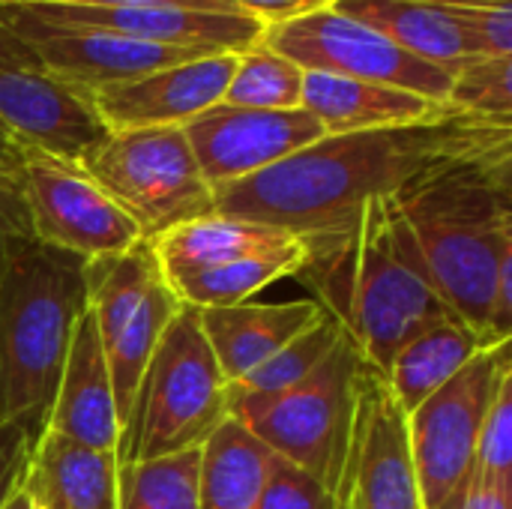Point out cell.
Returning a JSON list of instances; mask_svg holds the SVG:
<instances>
[{"label":"cell","mask_w":512,"mask_h":509,"mask_svg":"<svg viewBox=\"0 0 512 509\" xmlns=\"http://www.w3.org/2000/svg\"><path fill=\"white\" fill-rule=\"evenodd\" d=\"M234 57L237 54H204L162 66L141 78L108 84L90 99L108 132L186 126L192 117L222 102L234 72Z\"/></svg>","instance_id":"ac0fdd59"},{"label":"cell","mask_w":512,"mask_h":509,"mask_svg":"<svg viewBox=\"0 0 512 509\" xmlns=\"http://www.w3.org/2000/svg\"><path fill=\"white\" fill-rule=\"evenodd\" d=\"M512 147V123L450 111L444 117L324 135L273 168L213 189L216 213L312 237L348 222L363 204L396 195L423 171Z\"/></svg>","instance_id":"6da1fadb"},{"label":"cell","mask_w":512,"mask_h":509,"mask_svg":"<svg viewBox=\"0 0 512 509\" xmlns=\"http://www.w3.org/2000/svg\"><path fill=\"white\" fill-rule=\"evenodd\" d=\"M438 509H512V483H501L471 468L459 489Z\"/></svg>","instance_id":"e575fe53"},{"label":"cell","mask_w":512,"mask_h":509,"mask_svg":"<svg viewBox=\"0 0 512 509\" xmlns=\"http://www.w3.org/2000/svg\"><path fill=\"white\" fill-rule=\"evenodd\" d=\"M201 333L216 357L225 384L240 381L258 363L273 357L291 339L318 324L327 312L312 300H282V303H237L219 309H195Z\"/></svg>","instance_id":"ffe728a7"},{"label":"cell","mask_w":512,"mask_h":509,"mask_svg":"<svg viewBox=\"0 0 512 509\" xmlns=\"http://www.w3.org/2000/svg\"><path fill=\"white\" fill-rule=\"evenodd\" d=\"M84 285L87 309L99 333L123 420L138 378L162 333L177 318L180 303L159 273L150 240H141L126 252L87 261Z\"/></svg>","instance_id":"9c48e42d"},{"label":"cell","mask_w":512,"mask_h":509,"mask_svg":"<svg viewBox=\"0 0 512 509\" xmlns=\"http://www.w3.org/2000/svg\"><path fill=\"white\" fill-rule=\"evenodd\" d=\"M48 24L96 27L141 42L192 48L204 54H240L261 42L264 24L243 12H207L186 6H21Z\"/></svg>","instance_id":"e0dca14e"},{"label":"cell","mask_w":512,"mask_h":509,"mask_svg":"<svg viewBox=\"0 0 512 509\" xmlns=\"http://www.w3.org/2000/svg\"><path fill=\"white\" fill-rule=\"evenodd\" d=\"M186 6L207 12H240L228 0H0V6ZM246 15V12H243Z\"/></svg>","instance_id":"8d00e7d4"},{"label":"cell","mask_w":512,"mask_h":509,"mask_svg":"<svg viewBox=\"0 0 512 509\" xmlns=\"http://www.w3.org/2000/svg\"><path fill=\"white\" fill-rule=\"evenodd\" d=\"M225 378L201 333L198 312L180 306L153 348L120 420L117 462H150L198 450L228 420Z\"/></svg>","instance_id":"5b68a950"},{"label":"cell","mask_w":512,"mask_h":509,"mask_svg":"<svg viewBox=\"0 0 512 509\" xmlns=\"http://www.w3.org/2000/svg\"><path fill=\"white\" fill-rule=\"evenodd\" d=\"M369 360L342 336L333 351L288 393L252 414L246 426L288 465L336 495L357 414L360 378Z\"/></svg>","instance_id":"ba28073f"},{"label":"cell","mask_w":512,"mask_h":509,"mask_svg":"<svg viewBox=\"0 0 512 509\" xmlns=\"http://www.w3.org/2000/svg\"><path fill=\"white\" fill-rule=\"evenodd\" d=\"M78 165L138 225L144 240L216 213L213 189L183 126L108 132Z\"/></svg>","instance_id":"52a82bcc"},{"label":"cell","mask_w":512,"mask_h":509,"mask_svg":"<svg viewBox=\"0 0 512 509\" xmlns=\"http://www.w3.org/2000/svg\"><path fill=\"white\" fill-rule=\"evenodd\" d=\"M255 509H342L336 495L300 468L279 459L276 474Z\"/></svg>","instance_id":"d6a6232c"},{"label":"cell","mask_w":512,"mask_h":509,"mask_svg":"<svg viewBox=\"0 0 512 509\" xmlns=\"http://www.w3.org/2000/svg\"><path fill=\"white\" fill-rule=\"evenodd\" d=\"M3 509H36V507H33V504H30V498H27V495L18 489V492H15V495H12V498L3 504Z\"/></svg>","instance_id":"f35d334b"},{"label":"cell","mask_w":512,"mask_h":509,"mask_svg":"<svg viewBox=\"0 0 512 509\" xmlns=\"http://www.w3.org/2000/svg\"><path fill=\"white\" fill-rule=\"evenodd\" d=\"M198 462L201 447L165 459L120 465L117 509H201Z\"/></svg>","instance_id":"4316f807"},{"label":"cell","mask_w":512,"mask_h":509,"mask_svg":"<svg viewBox=\"0 0 512 509\" xmlns=\"http://www.w3.org/2000/svg\"><path fill=\"white\" fill-rule=\"evenodd\" d=\"M45 432L39 420H9L0 423V509L21 489L24 471L30 465V453Z\"/></svg>","instance_id":"836d02e7"},{"label":"cell","mask_w":512,"mask_h":509,"mask_svg":"<svg viewBox=\"0 0 512 509\" xmlns=\"http://www.w3.org/2000/svg\"><path fill=\"white\" fill-rule=\"evenodd\" d=\"M303 240L306 261L291 279L312 291L381 375L408 339L453 315L435 294L393 195Z\"/></svg>","instance_id":"7a4b0ae2"},{"label":"cell","mask_w":512,"mask_h":509,"mask_svg":"<svg viewBox=\"0 0 512 509\" xmlns=\"http://www.w3.org/2000/svg\"><path fill=\"white\" fill-rule=\"evenodd\" d=\"M396 207L435 294L495 342L498 258L512 246V147L435 165L402 186Z\"/></svg>","instance_id":"3957f363"},{"label":"cell","mask_w":512,"mask_h":509,"mask_svg":"<svg viewBox=\"0 0 512 509\" xmlns=\"http://www.w3.org/2000/svg\"><path fill=\"white\" fill-rule=\"evenodd\" d=\"M279 456L240 420H222L201 444V509H255L264 498Z\"/></svg>","instance_id":"d4e9b609"},{"label":"cell","mask_w":512,"mask_h":509,"mask_svg":"<svg viewBox=\"0 0 512 509\" xmlns=\"http://www.w3.org/2000/svg\"><path fill=\"white\" fill-rule=\"evenodd\" d=\"M87 261L36 240L0 273V423L48 420L72 330L87 309Z\"/></svg>","instance_id":"277c9868"},{"label":"cell","mask_w":512,"mask_h":509,"mask_svg":"<svg viewBox=\"0 0 512 509\" xmlns=\"http://www.w3.org/2000/svg\"><path fill=\"white\" fill-rule=\"evenodd\" d=\"M450 9L471 30L480 54L512 57V0H426Z\"/></svg>","instance_id":"1f68e13d"},{"label":"cell","mask_w":512,"mask_h":509,"mask_svg":"<svg viewBox=\"0 0 512 509\" xmlns=\"http://www.w3.org/2000/svg\"><path fill=\"white\" fill-rule=\"evenodd\" d=\"M333 9L357 18L402 51L447 72H456L474 57H486L459 15L426 0H336Z\"/></svg>","instance_id":"603a6c76"},{"label":"cell","mask_w":512,"mask_h":509,"mask_svg":"<svg viewBox=\"0 0 512 509\" xmlns=\"http://www.w3.org/2000/svg\"><path fill=\"white\" fill-rule=\"evenodd\" d=\"M183 132L210 189L261 174L324 138L321 123L303 108L255 111L225 102L192 117Z\"/></svg>","instance_id":"9a60e30c"},{"label":"cell","mask_w":512,"mask_h":509,"mask_svg":"<svg viewBox=\"0 0 512 509\" xmlns=\"http://www.w3.org/2000/svg\"><path fill=\"white\" fill-rule=\"evenodd\" d=\"M333 3H336V0H333Z\"/></svg>","instance_id":"ab89813d"},{"label":"cell","mask_w":512,"mask_h":509,"mask_svg":"<svg viewBox=\"0 0 512 509\" xmlns=\"http://www.w3.org/2000/svg\"><path fill=\"white\" fill-rule=\"evenodd\" d=\"M501 345L483 330L465 324L456 315H447L435 321L432 327L420 330L414 339H408L399 354L390 360L384 378L390 384V393L396 396L405 417L417 411L432 393H438L450 378H456L480 351Z\"/></svg>","instance_id":"cb8c5ba5"},{"label":"cell","mask_w":512,"mask_h":509,"mask_svg":"<svg viewBox=\"0 0 512 509\" xmlns=\"http://www.w3.org/2000/svg\"><path fill=\"white\" fill-rule=\"evenodd\" d=\"M0 15L45 72L90 96L108 84L132 81L162 66L204 57V51L141 42L96 27L48 24L21 6H0Z\"/></svg>","instance_id":"5bb4252c"},{"label":"cell","mask_w":512,"mask_h":509,"mask_svg":"<svg viewBox=\"0 0 512 509\" xmlns=\"http://www.w3.org/2000/svg\"><path fill=\"white\" fill-rule=\"evenodd\" d=\"M24 63H36V60L27 51V45L15 36V30L6 24V18L0 15V69L3 66H24Z\"/></svg>","instance_id":"74e56055"},{"label":"cell","mask_w":512,"mask_h":509,"mask_svg":"<svg viewBox=\"0 0 512 509\" xmlns=\"http://www.w3.org/2000/svg\"><path fill=\"white\" fill-rule=\"evenodd\" d=\"M159 273L180 306L219 309L252 300L306 261V240L252 219L210 213L150 240Z\"/></svg>","instance_id":"8992f818"},{"label":"cell","mask_w":512,"mask_h":509,"mask_svg":"<svg viewBox=\"0 0 512 509\" xmlns=\"http://www.w3.org/2000/svg\"><path fill=\"white\" fill-rule=\"evenodd\" d=\"M21 168L30 237L36 243L93 261L144 240L138 225L78 162L21 144Z\"/></svg>","instance_id":"7c38bea8"},{"label":"cell","mask_w":512,"mask_h":509,"mask_svg":"<svg viewBox=\"0 0 512 509\" xmlns=\"http://www.w3.org/2000/svg\"><path fill=\"white\" fill-rule=\"evenodd\" d=\"M261 45L279 51L303 72L387 84L444 105L453 84V72L402 51L378 30L333 6L267 27Z\"/></svg>","instance_id":"30bf717a"},{"label":"cell","mask_w":512,"mask_h":509,"mask_svg":"<svg viewBox=\"0 0 512 509\" xmlns=\"http://www.w3.org/2000/svg\"><path fill=\"white\" fill-rule=\"evenodd\" d=\"M300 108L321 123L324 135L411 126V123H426L453 111L444 102H432L426 96H417L399 87L327 75V72L303 75Z\"/></svg>","instance_id":"44dd1931"},{"label":"cell","mask_w":512,"mask_h":509,"mask_svg":"<svg viewBox=\"0 0 512 509\" xmlns=\"http://www.w3.org/2000/svg\"><path fill=\"white\" fill-rule=\"evenodd\" d=\"M234 9L258 18L264 27H273V24H285V21H294L300 15H309V12H318L324 6H333V0H228Z\"/></svg>","instance_id":"d590c367"},{"label":"cell","mask_w":512,"mask_h":509,"mask_svg":"<svg viewBox=\"0 0 512 509\" xmlns=\"http://www.w3.org/2000/svg\"><path fill=\"white\" fill-rule=\"evenodd\" d=\"M303 69L267 45H252L234 57V72L222 102L255 111H294L303 96Z\"/></svg>","instance_id":"83f0119b"},{"label":"cell","mask_w":512,"mask_h":509,"mask_svg":"<svg viewBox=\"0 0 512 509\" xmlns=\"http://www.w3.org/2000/svg\"><path fill=\"white\" fill-rule=\"evenodd\" d=\"M45 432L63 435L93 450L117 453L120 411H117L114 381L90 309L81 312L72 330V342L63 360L57 393L45 420Z\"/></svg>","instance_id":"d6986e66"},{"label":"cell","mask_w":512,"mask_h":509,"mask_svg":"<svg viewBox=\"0 0 512 509\" xmlns=\"http://www.w3.org/2000/svg\"><path fill=\"white\" fill-rule=\"evenodd\" d=\"M474 468L492 480L512 483V372L498 381L489 411L483 417L474 450Z\"/></svg>","instance_id":"4dcf8cb0"},{"label":"cell","mask_w":512,"mask_h":509,"mask_svg":"<svg viewBox=\"0 0 512 509\" xmlns=\"http://www.w3.org/2000/svg\"><path fill=\"white\" fill-rule=\"evenodd\" d=\"M117 471L114 453L42 432L21 492L36 509H117Z\"/></svg>","instance_id":"7402d4cb"},{"label":"cell","mask_w":512,"mask_h":509,"mask_svg":"<svg viewBox=\"0 0 512 509\" xmlns=\"http://www.w3.org/2000/svg\"><path fill=\"white\" fill-rule=\"evenodd\" d=\"M0 126L18 144L66 162H81L108 135L90 93L39 63L0 69Z\"/></svg>","instance_id":"2e32d148"},{"label":"cell","mask_w":512,"mask_h":509,"mask_svg":"<svg viewBox=\"0 0 512 509\" xmlns=\"http://www.w3.org/2000/svg\"><path fill=\"white\" fill-rule=\"evenodd\" d=\"M30 237V219L24 204V168L21 144L0 126V273L12 249Z\"/></svg>","instance_id":"f546056e"},{"label":"cell","mask_w":512,"mask_h":509,"mask_svg":"<svg viewBox=\"0 0 512 509\" xmlns=\"http://www.w3.org/2000/svg\"><path fill=\"white\" fill-rule=\"evenodd\" d=\"M447 105L471 117L512 123V57H474L459 66Z\"/></svg>","instance_id":"f1b7e54d"},{"label":"cell","mask_w":512,"mask_h":509,"mask_svg":"<svg viewBox=\"0 0 512 509\" xmlns=\"http://www.w3.org/2000/svg\"><path fill=\"white\" fill-rule=\"evenodd\" d=\"M507 372L510 342L492 345L408 414V441L426 509L441 507L474 468L483 417Z\"/></svg>","instance_id":"8fae6325"},{"label":"cell","mask_w":512,"mask_h":509,"mask_svg":"<svg viewBox=\"0 0 512 509\" xmlns=\"http://www.w3.org/2000/svg\"><path fill=\"white\" fill-rule=\"evenodd\" d=\"M336 501L342 509H426L408 441V417L375 366H366L360 378Z\"/></svg>","instance_id":"4fadbf2b"},{"label":"cell","mask_w":512,"mask_h":509,"mask_svg":"<svg viewBox=\"0 0 512 509\" xmlns=\"http://www.w3.org/2000/svg\"><path fill=\"white\" fill-rule=\"evenodd\" d=\"M342 327L324 315L318 324H312L306 333H300L297 339H291L285 348H279L273 357H267L264 363H258L252 372H246L240 381L225 387V405H228V417L246 423L252 414H258L261 408H267L273 399H279L282 393H288L294 384H300L330 351L333 345L342 339Z\"/></svg>","instance_id":"484cf974"}]
</instances>
